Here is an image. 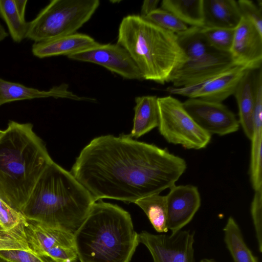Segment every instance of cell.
<instances>
[{
    "instance_id": "8992f818",
    "label": "cell",
    "mask_w": 262,
    "mask_h": 262,
    "mask_svg": "<svg viewBox=\"0 0 262 262\" xmlns=\"http://www.w3.org/2000/svg\"><path fill=\"white\" fill-rule=\"evenodd\" d=\"M100 5L98 0H53L28 22L26 38L38 42L76 33Z\"/></svg>"
},
{
    "instance_id": "74e56055",
    "label": "cell",
    "mask_w": 262,
    "mask_h": 262,
    "mask_svg": "<svg viewBox=\"0 0 262 262\" xmlns=\"http://www.w3.org/2000/svg\"><path fill=\"white\" fill-rule=\"evenodd\" d=\"M0 262H8L0 257Z\"/></svg>"
},
{
    "instance_id": "4fadbf2b",
    "label": "cell",
    "mask_w": 262,
    "mask_h": 262,
    "mask_svg": "<svg viewBox=\"0 0 262 262\" xmlns=\"http://www.w3.org/2000/svg\"><path fill=\"white\" fill-rule=\"evenodd\" d=\"M237 65L229 53L216 51L192 61H186L172 74L173 87H185L200 83Z\"/></svg>"
},
{
    "instance_id": "4dcf8cb0",
    "label": "cell",
    "mask_w": 262,
    "mask_h": 262,
    "mask_svg": "<svg viewBox=\"0 0 262 262\" xmlns=\"http://www.w3.org/2000/svg\"><path fill=\"white\" fill-rule=\"evenodd\" d=\"M0 257L8 262H55L46 255L24 250L0 251Z\"/></svg>"
},
{
    "instance_id": "83f0119b",
    "label": "cell",
    "mask_w": 262,
    "mask_h": 262,
    "mask_svg": "<svg viewBox=\"0 0 262 262\" xmlns=\"http://www.w3.org/2000/svg\"><path fill=\"white\" fill-rule=\"evenodd\" d=\"M144 18L176 34L183 33L189 28L173 14L161 8L156 9Z\"/></svg>"
},
{
    "instance_id": "8fae6325",
    "label": "cell",
    "mask_w": 262,
    "mask_h": 262,
    "mask_svg": "<svg viewBox=\"0 0 262 262\" xmlns=\"http://www.w3.org/2000/svg\"><path fill=\"white\" fill-rule=\"evenodd\" d=\"M182 103L195 122L211 135L225 136L239 129L235 114L222 103L199 98H188Z\"/></svg>"
},
{
    "instance_id": "603a6c76",
    "label": "cell",
    "mask_w": 262,
    "mask_h": 262,
    "mask_svg": "<svg viewBox=\"0 0 262 262\" xmlns=\"http://www.w3.org/2000/svg\"><path fill=\"white\" fill-rule=\"evenodd\" d=\"M223 231L225 243L234 262H259L246 244L239 226L232 216L228 217Z\"/></svg>"
},
{
    "instance_id": "e575fe53",
    "label": "cell",
    "mask_w": 262,
    "mask_h": 262,
    "mask_svg": "<svg viewBox=\"0 0 262 262\" xmlns=\"http://www.w3.org/2000/svg\"><path fill=\"white\" fill-rule=\"evenodd\" d=\"M14 2L18 13L23 19H25V10L28 1L27 0H14Z\"/></svg>"
},
{
    "instance_id": "44dd1931",
    "label": "cell",
    "mask_w": 262,
    "mask_h": 262,
    "mask_svg": "<svg viewBox=\"0 0 262 262\" xmlns=\"http://www.w3.org/2000/svg\"><path fill=\"white\" fill-rule=\"evenodd\" d=\"M133 126L129 136L139 138L152 129L158 127L159 114L158 97L142 96L135 98Z\"/></svg>"
},
{
    "instance_id": "836d02e7",
    "label": "cell",
    "mask_w": 262,
    "mask_h": 262,
    "mask_svg": "<svg viewBox=\"0 0 262 262\" xmlns=\"http://www.w3.org/2000/svg\"><path fill=\"white\" fill-rule=\"evenodd\" d=\"M159 0H145L143 2L141 8L140 16L144 18L150 13L157 9Z\"/></svg>"
},
{
    "instance_id": "f1b7e54d",
    "label": "cell",
    "mask_w": 262,
    "mask_h": 262,
    "mask_svg": "<svg viewBox=\"0 0 262 262\" xmlns=\"http://www.w3.org/2000/svg\"><path fill=\"white\" fill-rule=\"evenodd\" d=\"M26 223L11 230H6L0 227V251L11 250L32 251L29 248L25 232Z\"/></svg>"
},
{
    "instance_id": "52a82bcc",
    "label": "cell",
    "mask_w": 262,
    "mask_h": 262,
    "mask_svg": "<svg viewBox=\"0 0 262 262\" xmlns=\"http://www.w3.org/2000/svg\"><path fill=\"white\" fill-rule=\"evenodd\" d=\"M159 131L166 141L188 149H201L211 135L202 129L184 108L183 103L169 95L158 97Z\"/></svg>"
},
{
    "instance_id": "ba28073f",
    "label": "cell",
    "mask_w": 262,
    "mask_h": 262,
    "mask_svg": "<svg viewBox=\"0 0 262 262\" xmlns=\"http://www.w3.org/2000/svg\"><path fill=\"white\" fill-rule=\"evenodd\" d=\"M25 232L30 249L55 262H77L74 234L27 220Z\"/></svg>"
},
{
    "instance_id": "9a60e30c",
    "label": "cell",
    "mask_w": 262,
    "mask_h": 262,
    "mask_svg": "<svg viewBox=\"0 0 262 262\" xmlns=\"http://www.w3.org/2000/svg\"><path fill=\"white\" fill-rule=\"evenodd\" d=\"M229 53L237 65L253 71L261 68L262 35L250 22L243 17L234 29Z\"/></svg>"
},
{
    "instance_id": "1f68e13d",
    "label": "cell",
    "mask_w": 262,
    "mask_h": 262,
    "mask_svg": "<svg viewBox=\"0 0 262 262\" xmlns=\"http://www.w3.org/2000/svg\"><path fill=\"white\" fill-rule=\"evenodd\" d=\"M242 17L250 22L262 35L261 2L256 4L250 0L237 1Z\"/></svg>"
},
{
    "instance_id": "5b68a950",
    "label": "cell",
    "mask_w": 262,
    "mask_h": 262,
    "mask_svg": "<svg viewBox=\"0 0 262 262\" xmlns=\"http://www.w3.org/2000/svg\"><path fill=\"white\" fill-rule=\"evenodd\" d=\"M117 43L128 52L143 80L162 84L169 82L173 72L187 60L176 34L140 15L123 18Z\"/></svg>"
},
{
    "instance_id": "e0dca14e",
    "label": "cell",
    "mask_w": 262,
    "mask_h": 262,
    "mask_svg": "<svg viewBox=\"0 0 262 262\" xmlns=\"http://www.w3.org/2000/svg\"><path fill=\"white\" fill-rule=\"evenodd\" d=\"M98 43L88 35L75 33L34 42L32 47V52L34 56L39 58L59 55L68 56L93 47Z\"/></svg>"
},
{
    "instance_id": "d6a6232c",
    "label": "cell",
    "mask_w": 262,
    "mask_h": 262,
    "mask_svg": "<svg viewBox=\"0 0 262 262\" xmlns=\"http://www.w3.org/2000/svg\"><path fill=\"white\" fill-rule=\"evenodd\" d=\"M251 205V215L257 239L258 251L262 252V187L254 191Z\"/></svg>"
},
{
    "instance_id": "277c9868",
    "label": "cell",
    "mask_w": 262,
    "mask_h": 262,
    "mask_svg": "<svg viewBox=\"0 0 262 262\" xmlns=\"http://www.w3.org/2000/svg\"><path fill=\"white\" fill-rule=\"evenodd\" d=\"M80 262H130L140 241L130 214L101 200L74 234Z\"/></svg>"
},
{
    "instance_id": "f35d334b",
    "label": "cell",
    "mask_w": 262,
    "mask_h": 262,
    "mask_svg": "<svg viewBox=\"0 0 262 262\" xmlns=\"http://www.w3.org/2000/svg\"><path fill=\"white\" fill-rule=\"evenodd\" d=\"M3 132H4V131H2V130H0V137H1L2 134H3Z\"/></svg>"
},
{
    "instance_id": "f546056e",
    "label": "cell",
    "mask_w": 262,
    "mask_h": 262,
    "mask_svg": "<svg viewBox=\"0 0 262 262\" xmlns=\"http://www.w3.org/2000/svg\"><path fill=\"white\" fill-rule=\"evenodd\" d=\"M27 220L23 213L10 206L0 199V227L13 230L25 224Z\"/></svg>"
},
{
    "instance_id": "3957f363",
    "label": "cell",
    "mask_w": 262,
    "mask_h": 262,
    "mask_svg": "<svg viewBox=\"0 0 262 262\" xmlns=\"http://www.w3.org/2000/svg\"><path fill=\"white\" fill-rule=\"evenodd\" d=\"M33 127L30 123L10 121L0 137V199L20 212L53 161Z\"/></svg>"
},
{
    "instance_id": "ffe728a7",
    "label": "cell",
    "mask_w": 262,
    "mask_h": 262,
    "mask_svg": "<svg viewBox=\"0 0 262 262\" xmlns=\"http://www.w3.org/2000/svg\"><path fill=\"white\" fill-rule=\"evenodd\" d=\"M238 108L239 123L251 140L254 109V71L248 70L239 81L234 94Z\"/></svg>"
},
{
    "instance_id": "d4e9b609",
    "label": "cell",
    "mask_w": 262,
    "mask_h": 262,
    "mask_svg": "<svg viewBox=\"0 0 262 262\" xmlns=\"http://www.w3.org/2000/svg\"><path fill=\"white\" fill-rule=\"evenodd\" d=\"M146 214L154 229L159 233H167V205L166 196L151 195L135 203Z\"/></svg>"
},
{
    "instance_id": "7402d4cb",
    "label": "cell",
    "mask_w": 262,
    "mask_h": 262,
    "mask_svg": "<svg viewBox=\"0 0 262 262\" xmlns=\"http://www.w3.org/2000/svg\"><path fill=\"white\" fill-rule=\"evenodd\" d=\"M161 8L170 12L189 27L204 26L203 0H163Z\"/></svg>"
},
{
    "instance_id": "7c38bea8",
    "label": "cell",
    "mask_w": 262,
    "mask_h": 262,
    "mask_svg": "<svg viewBox=\"0 0 262 262\" xmlns=\"http://www.w3.org/2000/svg\"><path fill=\"white\" fill-rule=\"evenodd\" d=\"M248 70L244 67L236 65L200 83L185 87L172 86L167 90L171 94L188 98L222 103L234 95L239 81Z\"/></svg>"
},
{
    "instance_id": "30bf717a",
    "label": "cell",
    "mask_w": 262,
    "mask_h": 262,
    "mask_svg": "<svg viewBox=\"0 0 262 262\" xmlns=\"http://www.w3.org/2000/svg\"><path fill=\"white\" fill-rule=\"evenodd\" d=\"M68 57L73 60L100 65L124 79L143 80L140 71L128 52L117 43H98Z\"/></svg>"
},
{
    "instance_id": "9c48e42d",
    "label": "cell",
    "mask_w": 262,
    "mask_h": 262,
    "mask_svg": "<svg viewBox=\"0 0 262 262\" xmlns=\"http://www.w3.org/2000/svg\"><path fill=\"white\" fill-rule=\"evenodd\" d=\"M194 234L184 230L170 234L143 231L139 236L140 243L150 252L153 262H195Z\"/></svg>"
},
{
    "instance_id": "8d00e7d4",
    "label": "cell",
    "mask_w": 262,
    "mask_h": 262,
    "mask_svg": "<svg viewBox=\"0 0 262 262\" xmlns=\"http://www.w3.org/2000/svg\"><path fill=\"white\" fill-rule=\"evenodd\" d=\"M200 262H217L215 260L211 258H204L201 259Z\"/></svg>"
},
{
    "instance_id": "7a4b0ae2",
    "label": "cell",
    "mask_w": 262,
    "mask_h": 262,
    "mask_svg": "<svg viewBox=\"0 0 262 262\" xmlns=\"http://www.w3.org/2000/svg\"><path fill=\"white\" fill-rule=\"evenodd\" d=\"M95 202L71 172L53 161L39 177L21 212L28 220L74 234Z\"/></svg>"
},
{
    "instance_id": "6da1fadb",
    "label": "cell",
    "mask_w": 262,
    "mask_h": 262,
    "mask_svg": "<svg viewBox=\"0 0 262 262\" xmlns=\"http://www.w3.org/2000/svg\"><path fill=\"white\" fill-rule=\"evenodd\" d=\"M186 168L184 159L166 149L122 134L94 138L70 172L96 201L134 203L174 186Z\"/></svg>"
},
{
    "instance_id": "5bb4252c",
    "label": "cell",
    "mask_w": 262,
    "mask_h": 262,
    "mask_svg": "<svg viewBox=\"0 0 262 262\" xmlns=\"http://www.w3.org/2000/svg\"><path fill=\"white\" fill-rule=\"evenodd\" d=\"M165 195L167 205V224L168 230L174 233L189 223L201 204L197 187L192 185H176Z\"/></svg>"
},
{
    "instance_id": "d590c367",
    "label": "cell",
    "mask_w": 262,
    "mask_h": 262,
    "mask_svg": "<svg viewBox=\"0 0 262 262\" xmlns=\"http://www.w3.org/2000/svg\"><path fill=\"white\" fill-rule=\"evenodd\" d=\"M8 35V34L4 27L0 23V42L4 40Z\"/></svg>"
},
{
    "instance_id": "cb8c5ba5",
    "label": "cell",
    "mask_w": 262,
    "mask_h": 262,
    "mask_svg": "<svg viewBox=\"0 0 262 262\" xmlns=\"http://www.w3.org/2000/svg\"><path fill=\"white\" fill-rule=\"evenodd\" d=\"M176 35L187 61L200 59L217 51L209 45L201 32V27H189L185 32Z\"/></svg>"
},
{
    "instance_id": "2e32d148",
    "label": "cell",
    "mask_w": 262,
    "mask_h": 262,
    "mask_svg": "<svg viewBox=\"0 0 262 262\" xmlns=\"http://www.w3.org/2000/svg\"><path fill=\"white\" fill-rule=\"evenodd\" d=\"M48 97L67 98L77 101L94 100V99L81 97L73 93L70 91L69 85L66 83H61L53 86L48 91H44L0 78V106L15 101Z\"/></svg>"
},
{
    "instance_id": "4316f807",
    "label": "cell",
    "mask_w": 262,
    "mask_h": 262,
    "mask_svg": "<svg viewBox=\"0 0 262 262\" xmlns=\"http://www.w3.org/2000/svg\"><path fill=\"white\" fill-rule=\"evenodd\" d=\"M201 32L212 48L220 52L229 53L234 29L202 27Z\"/></svg>"
},
{
    "instance_id": "d6986e66",
    "label": "cell",
    "mask_w": 262,
    "mask_h": 262,
    "mask_svg": "<svg viewBox=\"0 0 262 262\" xmlns=\"http://www.w3.org/2000/svg\"><path fill=\"white\" fill-rule=\"evenodd\" d=\"M204 27L235 29L242 19L237 1L203 0Z\"/></svg>"
},
{
    "instance_id": "484cf974",
    "label": "cell",
    "mask_w": 262,
    "mask_h": 262,
    "mask_svg": "<svg viewBox=\"0 0 262 262\" xmlns=\"http://www.w3.org/2000/svg\"><path fill=\"white\" fill-rule=\"evenodd\" d=\"M0 17L6 23L14 42H20L26 38L28 22L18 13L14 0H0Z\"/></svg>"
},
{
    "instance_id": "ac0fdd59",
    "label": "cell",
    "mask_w": 262,
    "mask_h": 262,
    "mask_svg": "<svg viewBox=\"0 0 262 262\" xmlns=\"http://www.w3.org/2000/svg\"><path fill=\"white\" fill-rule=\"evenodd\" d=\"M253 131L250 165V180L254 191L262 187V81L254 82Z\"/></svg>"
}]
</instances>
